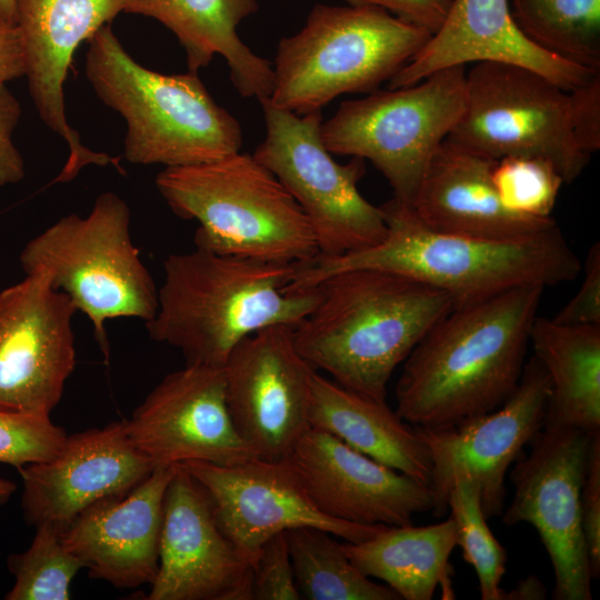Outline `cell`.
<instances>
[{
	"label": "cell",
	"mask_w": 600,
	"mask_h": 600,
	"mask_svg": "<svg viewBox=\"0 0 600 600\" xmlns=\"http://www.w3.org/2000/svg\"><path fill=\"white\" fill-rule=\"evenodd\" d=\"M482 61L529 68L567 91L600 71L561 59L532 43L516 26L509 0H450L441 27L388 81L389 89L414 84L449 67Z\"/></svg>",
	"instance_id": "cell-23"
},
{
	"label": "cell",
	"mask_w": 600,
	"mask_h": 600,
	"mask_svg": "<svg viewBox=\"0 0 600 600\" xmlns=\"http://www.w3.org/2000/svg\"><path fill=\"white\" fill-rule=\"evenodd\" d=\"M492 160L446 139L432 157L411 206L427 227L453 234L511 240L544 231L556 221L508 210L492 181Z\"/></svg>",
	"instance_id": "cell-24"
},
{
	"label": "cell",
	"mask_w": 600,
	"mask_h": 600,
	"mask_svg": "<svg viewBox=\"0 0 600 600\" xmlns=\"http://www.w3.org/2000/svg\"><path fill=\"white\" fill-rule=\"evenodd\" d=\"M431 36L377 6L318 3L298 33L280 40L269 100L301 116L344 93L373 92Z\"/></svg>",
	"instance_id": "cell-7"
},
{
	"label": "cell",
	"mask_w": 600,
	"mask_h": 600,
	"mask_svg": "<svg viewBox=\"0 0 600 600\" xmlns=\"http://www.w3.org/2000/svg\"><path fill=\"white\" fill-rule=\"evenodd\" d=\"M126 426L156 468L190 461L230 466L257 458L230 417L223 368L186 364L168 373Z\"/></svg>",
	"instance_id": "cell-17"
},
{
	"label": "cell",
	"mask_w": 600,
	"mask_h": 600,
	"mask_svg": "<svg viewBox=\"0 0 600 600\" xmlns=\"http://www.w3.org/2000/svg\"><path fill=\"white\" fill-rule=\"evenodd\" d=\"M16 489V483L7 479H0V506L4 504L10 499Z\"/></svg>",
	"instance_id": "cell-44"
},
{
	"label": "cell",
	"mask_w": 600,
	"mask_h": 600,
	"mask_svg": "<svg viewBox=\"0 0 600 600\" xmlns=\"http://www.w3.org/2000/svg\"><path fill=\"white\" fill-rule=\"evenodd\" d=\"M286 531L269 538L252 567V600H300Z\"/></svg>",
	"instance_id": "cell-35"
},
{
	"label": "cell",
	"mask_w": 600,
	"mask_h": 600,
	"mask_svg": "<svg viewBox=\"0 0 600 600\" xmlns=\"http://www.w3.org/2000/svg\"><path fill=\"white\" fill-rule=\"evenodd\" d=\"M174 467H157L128 494L93 504L59 532L63 547L92 579L123 589L152 583L164 492Z\"/></svg>",
	"instance_id": "cell-22"
},
{
	"label": "cell",
	"mask_w": 600,
	"mask_h": 600,
	"mask_svg": "<svg viewBox=\"0 0 600 600\" xmlns=\"http://www.w3.org/2000/svg\"><path fill=\"white\" fill-rule=\"evenodd\" d=\"M266 137L253 158L289 191L306 214L320 257H337L379 243L387 233L380 207L362 197L366 172L358 157L338 163L321 140V110L296 114L260 100Z\"/></svg>",
	"instance_id": "cell-11"
},
{
	"label": "cell",
	"mask_w": 600,
	"mask_h": 600,
	"mask_svg": "<svg viewBox=\"0 0 600 600\" xmlns=\"http://www.w3.org/2000/svg\"><path fill=\"white\" fill-rule=\"evenodd\" d=\"M581 522L591 579L600 577V430L590 440L581 489Z\"/></svg>",
	"instance_id": "cell-36"
},
{
	"label": "cell",
	"mask_w": 600,
	"mask_h": 600,
	"mask_svg": "<svg viewBox=\"0 0 600 600\" xmlns=\"http://www.w3.org/2000/svg\"><path fill=\"white\" fill-rule=\"evenodd\" d=\"M447 139L492 160L544 159L564 183L579 178L590 160L571 130L569 91L512 63L477 62L466 73L464 108Z\"/></svg>",
	"instance_id": "cell-10"
},
{
	"label": "cell",
	"mask_w": 600,
	"mask_h": 600,
	"mask_svg": "<svg viewBox=\"0 0 600 600\" xmlns=\"http://www.w3.org/2000/svg\"><path fill=\"white\" fill-rule=\"evenodd\" d=\"M293 328L299 353L341 387L386 401L388 382L423 336L454 308L450 294L378 269L336 272Z\"/></svg>",
	"instance_id": "cell-3"
},
{
	"label": "cell",
	"mask_w": 600,
	"mask_h": 600,
	"mask_svg": "<svg viewBox=\"0 0 600 600\" xmlns=\"http://www.w3.org/2000/svg\"><path fill=\"white\" fill-rule=\"evenodd\" d=\"M124 11V0H16L14 26L24 53L30 96L46 126L64 140L68 159L54 182H69L87 166L120 158L91 150L67 119L63 84L79 44Z\"/></svg>",
	"instance_id": "cell-19"
},
{
	"label": "cell",
	"mask_w": 600,
	"mask_h": 600,
	"mask_svg": "<svg viewBox=\"0 0 600 600\" xmlns=\"http://www.w3.org/2000/svg\"><path fill=\"white\" fill-rule=\"evenodd\" d=\"M550 380L533 356L523 367L518 387L497 409L456 426L420 428L431 466L432 513L442 517L456 478L472 481L486 518L501 516L506 476L524 444L542 429L550 398Z\"/></svg>",
	"instance_id": "cell-13"
},
{
	"label": "cell",
	"mask_w": 600,
	"mask_h": 600,
	"mask_svg": "<svg viewBox=\"0 0 600 600\" xmlns=\"http://www.w3.org/2000/svg\"><path fill=\"white\" fill-rule=\"evenodd\" d=\"M298 264L221 254L194 247L163 262L149 336L178 349L186 364L222 368L248 336L296 327L319 299L317 286L289 289Z\"/></svg>",
	"instance_id": "cell-4"
},
{
	"label": "cell",
	"mask_w": 600,
	"mask_h": 600,
	"mask_svg": "<svg viewBox=\"0 0 600 600\" xmlns=\"http://www.w3.org/2000/svg\"><path fill=\"white\" fill-rule=\"evenodd\" d=\"M288 461L317 508L337 520L407 526L414 514L433 507L428 484L317 428L303 433Z\"/></svg>",
	"instance_id": "cell-21"
},
{
	"label": "cell",
	"mask_w": 600,
	"mask_h": 600,
	"mask_svg": "<svg viewBox=\"0 0 600 600\" xmlns=\"http://www.w3.org/2000/svg\"><path fill=\"white\" fill-rule=\"evenodd\" d=\"M380 209L387 233L379 243L299 264L289 288H311L343 270L378 269L444 291L456 308L518 287L570 282L582 270L558 224L524 238L489 240L433 230L394 198Z\"/></svg>",
	"instance_id": "cell-2"
},
{
	"label": "cell",
	"mask_w": 600,
	"mask_h": 600,
	"mask_svg": "<svg viewBox=\"0 0 600 600\" xmlns=\"http://www.w3.org/2000/svg\"><path fill=\"white\" fill-rule=\"evenodd\" d=\"M293 328H263L238 343L224 363V393L232 422L257 458L286 460L310 428L316 370L299 353Z\"/></svg>",
	"instance_id": "cell-15"
},
{
	"label": "cell",
	"mask_w": 600,
	"mask_h": 600,
	"mask_svg": "<svg viewBox=\"0 0 600 600\" xmlns=\"http://www.w3.org/2000/svg\"><path fill=\"white\" fill-rule=\"evenodd\" d=\"M207 492L219 526L253 563L272 536L299 527H314L348 542L370 539L388 526L359 524L322 513L286 460L254 458L220 466L182 463Z\"/></svg>",
	"instance_id": "cell-16"
},
{
	"label": "cell",
	"mask_w": 600,
	"mask_h": 600,
	"mask_svg": "<svg viewBox=\"0 0 600 600\" xmlns=\"http://www.w3.org/2000/svg\"><path fill=\"white\" fill-rule=\"evenodd\" d=\"M547 598V590L542 582L533 576L521 581L510 591H503L502 600H541Z\"/></svg>",
	"instance_id": "cell-42"
},
{
	"label": "cell",
	"mask_w": 600,
	"mask_h": 600,
	"mask_svg": "<svg viewBox=\"0 0 600 600\" xmlns=\"http://www.w3.org/2000/svg\"><path fill=\"white\" fill-rule=\"evenodd\" d=\"M253 563L218 523L201 484L176 464L164 492L159 568L148 600H252Z\"/></svg>",
	"instance_id": "cell-18"
},
{
	"label": "cell",
	"mask_w": 600,
	"mask_h": 600,
	"mask_svg": "<svg viewBox=\"0 0 600 600\" xmlns=\"http://www.w3.org/2000/svg\"><path fill=\"white\" fill-rule=\"evenodd\" d=\"M154 469L126 420L67 436L52 459L18 469L23 516L29 524L61 532L93 504L128 494Z\"/></svg>",
	"instance_id": "cell-20"
},
{
	"label": "cell",
	"mask_w": 600,
	"mask_h": 600,
	"mask_svg": "<svg viewBox=\"0 0 600 600\" xmlns=\"http://www.w3.org/2000/svg\"><path fill=\"white\" fill-rule=\"evenodd\" d=\"M20 116L19 101L6 83H0V186L16 184L26 174L23 158L12 139Z\"/></svg>",
	"instance_id": "cell-39"
},
{
	"label": "cell",
	"mask_w": 600,
	"mask_h": 600,
	"mask_svg": "<svg viewBox=\"0 0 600 600\" xmlns=\"http://www.w3.org/2000/svg\"><path fill=\"white\" fill-rule=\"evenodd\" d=\"M258 10V0H124V11L153 18L186 51L188 69L198 73L216 56L224 58L230 80L244 98H269L273 69L239 37L240 22Z\"/></svg>",
	"instance_id": "cell-25"
},
{
	"label": "cell",
	"mask_w": 600,
	"mask_h": 600,
	"mask_svg": "<svg viewBox=\"0 0 600 600\" xmlns=\"http://www.w3.org/2000/svg\"><path fill=\"white\" fill-rule=\"evenodd\" d=\"M26 62L17 27L0 19V83L24 77Z\"/></svg>",
	"instance_id": "cell-41"
},
{
	"label": "cell",
	"mask_w": 600,
	"mask_h": 600,
	"mask_svg": "<svg viewBox=\"0 0 600 600\" xmlns=\"http://www.w3.org/2000/svg\"><path fill=\"white\" fill-rule=\"evenodd\" d=\"M594 432L546 419L510 473L513 497L502 522H526L537 530L552 564L556 600L592 599L581 489Z\"/></svg>",
	"instance_id": "cell-12"
},
{
	"label": "cell",
	"mask_w": 600,
	"mask_h": 600,
	"mask_svg": "<svg viewBox=\"0 0 600 600\" xmlns=\"http://www.w3.org/2000/svg\"><path fill=\"white\" fill-rule=\"evenodd\" d=\"M308 420L310 428L327 431L373 460L430 484L432 466L427 447L416 427L386 401L360 396L316 371Z\"/></svg>",
	"instance_id": "cell-26"
},
{
	"label": "cell",
	"mask_w": 600,
	"mask_h": 600,
	"mask_svg": "<svg viewBox=\"0 0 600 600\" xmlns=\"http://www.w3.org/2000/svg\"><path fill=\"white\" fill-rule=\"evenodd\" d=\"M366 576L382 580L400 599L430 600L449 581V558L457 547L453 520L430 526L384 527L361 542H341Z\"/></svg>",
	"instance_id": "cell-28"
},
{
	"label": "cell",
	"mask_w": 600,
	"mask_h": 600,
	"mask_svg": "<svg viewBox=\"0 0 600 600\" xmlns=\"http://www.w3.org/2000/svg\"><path fill=\"white\" fill-rule=\"evenodd\" d=\"M512 19L537 47L600 70V0H509Z\"/></svg>",
	"instance_id": "cell-30"
},
{
	"label": "cell",
	"mask_w": 600,
	"mask_h": 600,
	"mask_svg": "<svg viewBox=\"0 0 600 600\" xmlns=\"http://www.w3.org/2000/svg\"><path fill=\"white\" fill-rule=\"evenodd\" d=\"M296 584L309 600H399L358 569L340 542L323 529L299 527L286 531Z\"/></svg>",
	"instance_id": "cell-29"
},
{
	"label": "cell",
	"mask_w": 600,
	"mask_h": 600,
	"mask_svg": "<svg viewBox=\"0 0 600 600\" xmlns=\"http://www.w3.org/2000/svg\"><path fill=\"white\" fill-rule=\"evenodd\" d=\"M88 41L87 78L99 99L124 119L129 162L187 167L240 151L238 120L214 101L198 73L144 68L126 51L111 24Z\"/></svg>",
	"instance_id": "cell-5"
},
{
	"label": "cell",
	"mask_w": 600,
	"mask_h": 600,
	"mask_svg": "<svg viewBox=\"0 0 600 600\" xmlns=\"http://www.w3.org/2000/svg\"><path fill=\"white\" fill-rule=\"evenodd\" d=\"M544 289L513 288L441 318L403 361L396 386L400 418L446 428L500 407L519 384Z\"/></svg>",
	"instance_id": "cell-1"
},
{
	"label": "cell",
	"mask_w": 600,
	"mask_h": 600,
	"mask_svg": "<svg viewBox=\"0 0 600 600\" xmlns=\"http://www.w3.org/2000/svg\"><path fill=\"white\" fill-rule=\"evenodd\" d=\"M156 187L172 212L196 220V247L268 262L319 257L312 228L294 198L253 156L233 153L164 168Z\"/></svg>",
	"instance_id": "cell-6"
},
{
	"label": "cell",
	"mask_w": 600,
	"mask_h": 600,
	"mask_svg": "<svg viewBox=\"0 0 600 600\" xmlns=\"http://www.w3.org/2000/svg\"><path fill=\"white\" fill-rule=\"evenodd\" d=\"M350 4H370L386 9L397 18L433 34L442 24L450 0H347Z\"/></svg>",
	"instance_id": "cell-40"
},
{
	"label": "cell",
	"mask_w": 600,
	"mask_h": 600,
	"mask_svg": "<svg viewBox=\"0 0 600 600\" xmlns=\"http://www.w3.org/2000/svg\"><path fill=\"white\" fill-rule=\"evenodd\" d=\"M492 181L508 210L530 218H550L564 183L549 161L520 156L497 160Z\"/></svg>",
	"instance_id": "cell-33"
},
{
	"label": "cell",
	"mask_w": 600,
	"mask_h": 600,
	"mask_svg": "<svg viewBox=\"0 0 600 600\" xmlns=\"http://www.w3.org/2000/svg\"><path fill=\"white\" fill-rule=\"evenodd\" d=\"M7 562L14 576L7 600H68L70 583L83 568L63 547L58 530L48 524L37 526L30 547Z\"/></svg>",
	"instance_id": "cell-32"
},
{
	"label": "cell",
	"mask_w": 600,
	"mask_h": 600,
	"mask_svg": "<svg viewBox=\"0 0 600 600\" xmlns=\"http://www.w3.org/2000/svg\"><path fill=\"white\" fill-rule=\"evenodd\" d=\"M466 66L449 67L407 87L348 100L321 124L330 153L367 159L383 174L394 199L412 206L423 174L459 121Z\"/></svg>",
	"instance_id": "cell-9"
},
{
	"label": "cell",
	"mask_w": 600,
	"mask_h": 600,
	"mask_svg": "<svg viewBox=\"0 0 600 600\" xmlns=\"http://www.w3.org/2000/svg\"><path fill=\"white\" fill-rule=\"evenodd\" d=\"M70 298L44 273L0 290V410L50 416L76 367Z\"/></svg>",
	"instance_id": "cell-14"
},
{
	"label": "cell",
	"mask_w": 600,
	"mask_h": 600,
	"mask_svg": "<svg viewBox=\"0 0 600 600\" xmlns=\"http://www.w3.org/2000/svg\"><path fill=\"white\" fill-rule=\"evenodd\" d=\"M569 113L578 147L591 157L600 149V71L569 91Z\"/></svg>",
	"instance_id": "cell-37"
},
{
	"label": "cell",
	"mask_w": 600,
	"mask_h": 600,
	"mask_svg": "<svg viewBox=\"0 0 600 600\" xmlns=\"http://www.w3.org/2000/svg\"><path fill=\"white\" fill-rule=\"evenodd\" d=\"M447 508L457 530V546L474 569L482 600H502L501 580L506 573L507 551L492 534L483 513L476 484L456 478L447 498Z\"/></svg>",
	"instance_id": "cell-31"
},
{
	"label": "cell",
	"mask_w": 600,
	"mask_h": 600,
	"mask_svg": "<svg viewBox=\"0 0 600 600\" xmlns=\"http://www.w3.org/2000/svg\"><path fill=\"white\" fill-rule=\"evenodd\" d=\"M529 343L550 380L546 419L600 430V326L536 317Z\"/></svg>",
	"instance_id": "cell-27"
},
{
	"label": "cell",
	"mask_w": 600,
	"mask_h": 600,
	"mask_svg": "<svg viewBox=\"0 0 600 600\" xmlns=\"http://www.w3.org/2000/svg\"><path fill=\"white\" fill-rule=\"evenodd\" d=\"M26 274L44 273L90 320L106 358V322L137 318L148 322L158 308V289L131 236V212L113 192L101 193L91 211L60 218L22 249Z\"/></svg>",
	"instance_id": "cell-8"
},
{
	"label": "cell",
	"mask_w": 600,
	"mask_h": 600,
	"mask_svg": "<svg viewBox=\"0 0 600 600\" xmlns=\"http://www.w3.org/2000/svg\"><path fill=\"white\" fill-rule=\"evenodd\" d=\"M16 0H0V19L14 24Z\"/></svg>",
	"instance_id": "cell-43"
},
{
	"label": "cell",
	"mask_w": 600,
	"mask_h": 600,
	"mask_svg": "<svg viewBox=\"0 0 600 600\" xmlns=\"http://www.w3.org/2000/svg\"><path fill=\"white\" fill-rule=\"evenodd\" d=\"M583 279L577 293L551 318L559 324L600 326V244L593 243L582 264Z\"/></svg>",
	"instance_id": "cell-38"
},
{
	"label": "cell",
	"mask_w": 600,
	"mask_h": 600,
	"mask_svg": "<svg viewBox=\"0 0 600 600\" xmlns=\"http://www.w3.org/2000/svg\"><path fill=\"white\" fill-rule=\"evenodd\" d=\"M67 436L50 416L0 410V463L19 469L50 460Z\"/></svg>",
	"instance_id": "cell-34"
}]
</instances>
